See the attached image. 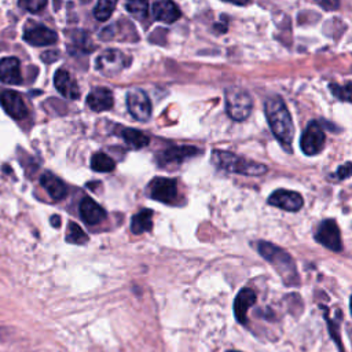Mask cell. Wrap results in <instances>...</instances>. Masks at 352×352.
<instances>
[{"mask_svg":"<svg viewBox=\"0 0 352 352\" xmlns=\"http://www.w3.org/2000/svg\"><path fill=\"white\" fill-rule=\"evenodd\" d=\"M264 113L274 136L279 140L282 146L290 150L294 138V125L283 99L278 95L265 99Z\"/></svg>","mask_w":352,"mask_h":352,"instance_id":"6da1fadb","label":"cell"},{"mask_svg":"<svg viewBox=\"0 0 352 352\" xmlns=\"http://www.w3.org/2000/svg\"><path fill=\"white\" fill-rule=\"evenodd\" d=\"M257 252L276 270L286 286L298 285V272L296 263L286 250L271 242L260 241L257 243Z\"/></svg>","mask_w":352,"mask_h":352,"instance_id":"7a4b0ae2","label":"cell"},{"mask_svg":"<svg viewBox=\"0 0 352 352\" xmlns=\"http://www.w3.org/2000/svg\"><path fill=\"white\" fill-rule=\"evenodd\" d=\"M212 164L217 169H223L231 173H239L245 176H261L267 173L268 168L264 164L250 161L248 158L239 157L231 151L226 150H213L212 151Z\"/></svg>","mask_w":352,"mask_h":352,"instance_id":"3957f363","label":"cell"},{"mask_svg":"<svg viewBox=\"0 0 352 352\" xmlns=\"http://www.w3.org/2000/svg\"><path fill=\"white\" fill-rule=\"evenodd\" d=\"M253 99L248 91L231 87L226 89V110L234 121H243L250 116Z\"/></svg>","mask_w":352,"mask_h":352,"instance_id":"277c9868","label":"cell"},{"mask_svg":"<svg viewBox=\"0 0 352 352\" xmlns=\"http://www.w3.org/2000/svg\"><path fill=\"white\" fill-rule=\"evenodd\" d=\"M131 63V58L120 50H106L96 59V69L104 76H114Z\"/></svg>","mask_w":352,"mask_h":352,"instance_id":"5b68a950","label":"cell"},{"mask_svg":"<svg viewBox=\"0 0 352 352\" xmlns=\"http://www.w3.org/2000/svg\"><path fill=\"white\" fill-rule=\"evenodd\" d=\"M147 195L162 204H175L177 198V183L170 177H154L147 186Z\"/></svg>","mask_w":352,"mask_h":352,"instance_id":"8992f818","label":"cell"},{"mask_svg":"<svg viewBox=\"0 0 352 352\" xmlns=\"http://www.w3.org/2000/svg\"><path fill=\"white\" fill-rule=\"evenodd\" d=\"M326 136L318 121H311L300 139V147L305 155H316L324 147Z\"/></svg>","mask_w":352,"mask_h":352,"instance_id":"52a82bcc","label":"cell"},{"mask_svg":"<svg viewBox=\"0 0 352 352\" xmlns=\"http://www.w3.org/2000/svg\"><path fill=\"white\" fill-rule=\"evenodd\" d=\"M315 239L331 252L342 250L340 228L334 219H326L318 226L315 232Z\"/></svg>","mask_w":352,"mask_h":352,"instance_id":"ba28073f","label":"cell"},{"mask_svg":"<svg viewBox=\"0 0 352 352\" xmlns=\"http://www.w3.org/2000/svg\"><path fill=\"white\" fill-rule=\"evenodd\" d=\"M126 106L131 116L138 121H147L151 116V103L147 94L140 88H132L126 94Z\"/></svg>","mask_w":352,"mask_h":352,"instance_id":"9c48e42d","label":"cell"},{"mask_svg":"<svg viewBox=\"0 0 352 352\" xmlns=\"http://www.w3.org/2000/svg\"><path fill=\"white\" fill-rule=\"evenodd\" d=\"M267 202L271 206H276L279 209L287 210V212H297L304 205V198L300 192L292 191V190H275L267 199Z\"/></svg>","mask_w":352,"mask_h":352,"instance_id":"30bf717a","label":"cell"},{"mask_svg":"<svg viewBox=\"0 0 352 352\" xmlns=\"http://www.w3.org/2000/svg\"><path fill=\"white\" fill-rule=\"evenodd\" d=\"M198 154V148L194 146H173L169 147L164 151H161L155 161L160 166H168L172 164H182L183 161H186L187 158H191L194 155Z\"/></svg>","mask_w":352,"mask_h":352,"instance_id":"8fae6325","label":"cell"},{"mask_svg":"<svg viewBox=\"0 0 352 352\" xmlns=\"http://www.w3.org/2000/svg\"><path fill=\"white\" fill-rule=\"evenodd\" d=\"M0 104L8 116L15 120H22L28 116V107L22 96L15 91H4L0 94Z\"/></svg>","mask_w":352,"mask_h":352,"instance_id":"7c38bea8","label":"cell"},{"mask_svg":"<svg viewBox=\"0 0 352 352\" xmlns=\"http://www.w3.org/2000/svg\"><path fill=\"white\" fill-rule=\"evenodd\" d=\"M256 301H257V294L250 287H243L236 294V297L234 300V315H235V319L241 324H246L248 311L250 307L254 305Z\"/></svg>","mask_w":352,"mask_h":352,"instance_id":"4fadbf2b","label":"cell"},{"mask_svg":"<svg viewBox=\"0 0 352 352\" xmlns=\"http://www.w3.org/2000/svg\"><path fill=\"white\" fill-rule=\"evenodd\" d=\"M78 210H80V216H81L82 221L88 226L99 224L107 216L106 210L99 204H96V201H94L91 197H84L80 201Z\"/></svg>","mask_w":352,"mask_h":352,"instance_id":"5bb4252c","label":"cell"},{"mask_svg":"<svg viewBox=\"0 0 352 352\" xmlns=\"http://www.w3.org/2000/svg\"><path fill=\"white\" fill-rule=\"evenodd\" d=\"M54 84L62 96L72 99V100L78 99V96H80L78 85L67 70H65V69L56 70L55 76H54Z\"/></svg>","mask_w":352,"mask_h":352,"instance_id":"9a60e30c","label":"cell"},{"mask_svg":"<svg viewBox=\"0 0 352 352\" xmlns=\"http://www.w3.org/2000/svg\"><path fill=\"white\" fill-rule=\"evenodd\" d=\"M0 81L8 85H18L22 82L21 63L18 58L10 56L0 60Z\"/></svg>","mask_w":352,"mask_h":352,"instance_id":"2e32d148","label":"cell"},{"mask_svg":"<svg viewBox=\"0 0 352 352\" xmlns=\"http://www.w3.org/2000/svg\"><path fill=\"white\" fill-rule=\"evenodd\" d=\"M87 104L94 111H106L110 110L114 104L113 92L107 88L99 87L92 89L87 96Z\"/></svg>","mask_w":352,"mask_h":352,"instance_id":"e0dca14e","label":"cell"},{"mask_svg":"<svg viewBox=\"0 0 352 352\" xmlns=\"http://www.w3.org/2000/svg\"><path fill=\"white\" fill-rule=\"evenodd\" d=\"M153 15L157 21L173 23L180 18L182 12L172 0H158L153 4Z\"/></svg>","mask_w":352,"mask_h":352,"instance_id":"ac0fdd59","label":"cell"},{"mask_svg":"<svg viewBox=\"0 0 352 352\" xmlns=\"http://www.w3.org/2000/svg\"><path fill=\"white\" fill-rule=\"evenodd\" d=\"M23 40L32 45H50L58 40V34L45 26H34L25 32Z\"/></svg>","mask_w":352,"mask_h":352,"instance_id":"d6986e66","label":"cell"},{"mask_svg":"<svg viewBox=\"0 0 352 352\" xmlns=\"http://www.w3.org/2000/svg\"><path fill=\"white\" fill-rule=\"evenodd\" d=\"M40 183L45 188L48 195L55 201L63 199L67 194L66 184L58 176H55L51 172H44L40 177Z\"/></svg>","mask_w":352,"mask_h":352,"instance_id":"ffe728a7","label":"cell"},{"mask_svg":"<svg viewBox=\"0 0 352 352\" xmlns=\"http://www.w3.org/2000/svg\"><path fill=\"white\" fill-rule=\"evenodd\" d=\"M153 228V210L151 209H142L131 219V231L135 235L148 232Z\"/></svg>","mask_w":352,"mask_h":352,"instance_id":"44dd1931","label":"cell"},{"mask_svg":"<svg viewBox=\"0 0 352 352\" xmlns=\"http://www.w3.org/2000/svg\"><path fill=\"white\" fill-rule=\"evenodd\" d=\"M120 136L124 139V142L132 147V148H143L146 147L148 143H150V139L146 133L138 131V129H133V128H121L120 129Z\"/></svg>","mask_w":352,"mask_h":352,"instance_id":"7402d4cb","label":"cell"},{"mask_svg":"<svg viewBox=\"0 0 352 352\" xmlns=\"http://www.w3.org/2000/svg\"><path fill=\"white\" fill-rule=\"evenodd\" d=\"M91 168L95 172L107 173V172L114 170L116 162H114V160L111 157H109L107 154L99 151V153H95L92 155V158H91Z\"/></svg>","mask_w":352,"mask_h":352,"instance_id":"603a6c76","label":"cell"},{"mask_svg":"<svg viewBox=\"0 0 352 352\" xmlns=\"http://www.w3.org/2000/svg\"><path fill=\"white\" fill-rule=\"evenodd\" d=\"M118 0H98L95 8H94V16L103 22L107 21L110 18V15L113 14L116 6H117Z\"/></svg>","mask_w":352,"mask_h":352,"instance_id":"cb8c5ba5","label":"cell"},{"mask_svg":"<svg viewBox=\"0 0 352 352\" xmlns=\"http://www.w3.org/2000/svg\"><path fill=\"white\" fill-rule=\"evenodd\" d=\"M66 241L76 245H82L88 241V235L85 231L74 221H69L67 231H66Z\"/></svg>","mask_w":352,"mask_h":352,"instance_id":"d4e9b609","label":"cell"},{"mask_svg":"<svg viewBox=\"0 0 352 352\" xmlns=\"http://www.w3.org/2000/svg\"><path fill=\"white\" fill-rule=\"evenodd\" d=\"M147 6H148V0H126L125 1L126 10L136 16H146Z\"/></svg>","mask_w":352,"mask_h":352,"instance_id":"484cf974","label":"cell"},{"mask_svg":"<svg viewBox=\"0 0 352 352\" xmlns=\"http://www.w3.org/2000/svg\"><path fill=\"white\" fill-rule=\"evenodd\" d=\"M330 89H331L333 95L337 96L340 100H345V102L351 100V82H346V85L344 88L337 84H331Z\"/></svg>","mask_w":352,"mask_h":352,"instance_id":"4316f807","label":"cell"},{"mask_svg":"<svg viewBox=\"0 0 352 352\" xmlns=\"http://www.w3.org/2000/svg\"><path fill=\"white\" fill-rule=\"evenodd\" d=\"M19 6L29 12H38L47 6V0H19Z\"/></svg>","mask_w":352,"mask_h":352,"instance_id":"83f0119b","label":"cell"},{"mask_svg":"<svg viewBox=\"0 0 352 352\" xmlns=\"http://www.w3.org/2000/svg\"><path fill=\"white\" fill-rule=\"evenodd\" d=\"M326 11H333L340 7V0H315Z\"/></svg>","mask_w":352,"mask_h":352,"instance_id":"f1b7e54d","label":"cell"},{"mask_svg":"<svg viewBox=\"0 0 352 352\" xmlns=\"http://www.w3.org/2000/svg\"><path fill=\"white\" fill-rule=\"evenodd\" d=\"M349 176H351V162L346 161L342 166H340V168L337 169V177L341 179V180H344V179H348Z\"/></svg>","mask_w":352,"mask_h":352,"instance_id":"f546056e","label":"cell"},{"mask_svg":"<svg viewBox=\"0 0 352 352\" xmlns=\"http://www.w3.org/2000/svg\"><path fill=\"white\" fill-rule=\"evenodd\" d=\"M58 58H59V52H58V51H47V52H44V54L41 55V59H43L44 62H47V63H51V62L56 60Z\"/></svg>","mask_w":352,"mask_h":352,"instance_id":"4dcf8cb0","label":"cell"},{"mask_svg":"<svg viewBox=\"0 0 352 352\" xmlns=\"http://www.w3.org/2000/svg\"><path fill=\"white\" fill-rule=\"evenodd\" d=\"M50 221H51V224H52L54 227H59V226H60V217H59L58 214H54V216H51Z\"/></svg>","mask_w":352,"mask_h":352,"instance_id":"1f68e13d","label":"cell"},{"mask_svg":"<svg viewBox=\"0 0 352 352\" xmlns=\"http://www.w3.org/2000/svg\"><path fill=\"white\" fill-rule=\"evenodd\" d=\"M224 1H228V3H232V4L242 6V4H246L249 0H224Z\"/></svg>","mask_w":352,"mask_h":352,"instance_id":"d6a6232c","label":"cell"},{"mask_svg":"<svg viewBox=\"0 0 352 352\" xmlns=\"http://www.w3.org/2000/svg\"><path fill=\"white\" fill-rule=\"evenodd\" d=\"M227 352H239V351H232V349H230V351H227Z\"/></svg>","mask_w":352,"mask_h":352,"instance_id":"836d02e7","label":"cell"}]
</instances>
